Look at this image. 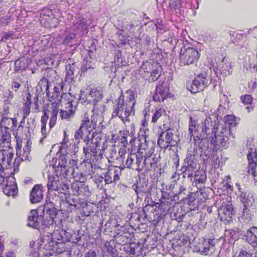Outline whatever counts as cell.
I'll return each instance as SVG.
<instances>
[{"label":"cell","instance_id":"cell-5","mask_svg":"<svg viewBox=\"0 0 257 257\" xmlns=\"http://www.w3.org/2000/svg\"><path fill=\"white\" fill-rule=\"evenodd\" d=\"M199 54L194 48L189 47L182 49L180 55V64L181 65H189L197 61Z\"/></svg>","mask_w":257,"mask_h":257},{"label":"cell","instance_id":"cell-2","mask_svg":"<svg viewBox=\"0 0 257 257\" xmlns=\"http://www.w3.org/2000/svg\"><path fill=\"white\" fill-rule=\"evenodd\" d=\"M210 79L206 74L201 73L188 83L187 88L192 93L203 91L210 84Z\"/></svg>","mask_w":257,"mask_h":257},{"label":"cell","instance_id":"cell-11","mask_svg":"<svg viewBox=\"0 0 257 257\" xmlns=\"http://www.w3.org/2000/svg\"><path fill=\"white\" fill-rule=\"evenodd\" d=\"M241 99H242V102L244 104H249L252 102V98L250 95H247L242 96Z\"/></svg>","mask_w":257,"mask_h":257},{"label":"cell","instance_id":"cell-9","mask_svg":"<svg viewBox=\"0 0 257 257\" xmlns=\"http://www.w3.org/2000/svg\"><path fill=\"white\" fill-rule=\"evenodd\" d=\"M247 240L254 247H257V228H252L249 229L247 234Z\"/></svg>","mask_w":257,"mask_h":257},{"label":"cell","instance_id":"cell-8","mask_svg":"<svg viewBox=\"0 0 257 257\" xmlns=\"http://www.w3.org/2000/svg\"><path fill=\"white\" fill-rule=\"evenodd\" d=\"M31 61V58L29 56H24L15 62V69L16 71L26 69Z\"/></svg>","mask_w":257,"mask_h":257},{"label":"cell","instance_id":"cell-3","mask_svg":"<svg viewBox=\"0 0 257 257\" xmlns=\"http://www.w3.org/2000/svg\"><path fill=\"white\" fill-rule=\"evenodd\" d=\"M102 95L101 88L94 84H91L81 91L80 98L84 102H94L100 99Z\"/></svg>","mask_w":257,"mask_h":257},{"label":"cell","instance_id":"cell-7","mask_svg":"<svg viewBox=\"0 0 257 257\" xmlns=\"http://www.w3.org/2000/svg\"><path fill=\"white\" fill-rule=\"evenodd\" d=\"M168 93V88L167 84H160L157 88L154 95V99L155 100H162L166 97Z\"/></svg>","mask_w":257,"mask_h":257},{"label":"cell","instance_id":"cell-4","mask_svg":"<svg viewBox=\"0 0 257 257\" xmlns=\"http://www.w3.org/2000/svg\"><path fill=\"white\" fill-rule=\"evenodd\" d=\"M40 22L46 28H53L58 27L60 21L51 10L45 9L41 13Z\"/></svg>","mask_w":257,"mask_h":257},{"label":"cell","instance_id":"cell-6","mask_svg":"<svg viewBox=\"0 0 257 257\" xmlns=\"http://www.w3.org/2000/svg\"><path fill=\"white\" fill-rule=\"evenodd\" d=\"M219 217L224 223L229 224L233 219V208L229 205L223 206L219 211Z\"/></svg>","mask_w":257,"mask_h":257},{"label":"cell","instance_id":"cell-10","mask_svg":"<svg viewBox=\"0 0 257 257\" xmlns=\"http://www.w3.org/2000/svg\"><path fill=\"white\" fill-rule=\"evenodd\" d=\"M67 74L66 76V82H69L70 80H72L73 75V70H74V64L73 63V61L69 60L67 63Z\"/></svg>","mask_w":257,"mask_h":257},{"label":"cell","instance_id":"cell-12","mask_svg":"<svg viewBox=\"0 0 257 257\" xmlns=\"http://www.w3.org/2000/svg\"><path fill=\"white\" fill-rule=\"evenodd\" d=\"M237 257H251V256L249 253H247L246 251H240V253H239V254Z\"/></svg>","mask_w":257,"mask_h":257},{"label":"cell","instance_id":"cell-1","mask_svg":"<svg viewBox=\"0 0 257 257\" xmlns=\"http://www.w3.org/2000/svg\"><path fill=\"white\" fill-rule=\"evenodd\" d=\"M162 71L161 66L157 62L150 60L143 64L140 73L145 80L152 83L159 78Z\"/></svg>","mask_w":257,"mask_h":257}]
</instances>
